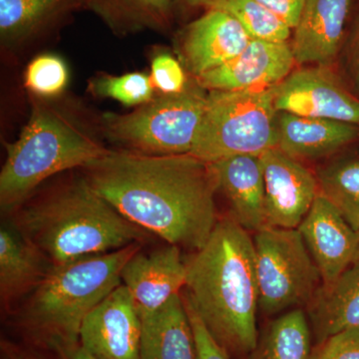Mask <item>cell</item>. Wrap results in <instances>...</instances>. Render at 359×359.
I'll list each match as a JSON object with an SVG mask.
<instances>
[{
    "label": "cell",
    "mask_w": 359,
    "mask_h": 359,
    "mask_svg": "<svg viewBox=\"0 0 359 359\" xmlns=\"http://www.w3.org/2000/svg\"><path fill=\"white\" fill-rule=\"evenodd\" d=\"M353 0H306L292 35L297 65L328 66L340 50Z\"/></svg>",
    "instance_id": "cell-17"
},
{
    "label": "cell",
    "mask_w": 359,
    "mask_h": 359,
    "mask_svg": "<svg viewBox=\"0 0 359 359\" xmlns=\"http://www.w3.org/2000/svg\"><path fill=\"white\" fill-rule=\"evenodd\" d=\"M53 264L15 226L0 230V297L9 306L39 287Z\"/></svg>",
    "instance_id": "cell-20"
},
{
    "label": "cell",
    "mask_w": 359,
    "mask_h": 359,
    "mask_svg": "<svg viewBox=\"0 0 359 359\" xmlns=\"http://www.w3.org/2000/svg\"><path fill=\"white\" fill-rule=\"evenodd\" d=\"M254 240L231 217L219 219L202 249L186 261L185 297L228 353L257 346L259 306Z\"/></svg>",
    "instance_id": "cell-2"
},
{
    "label": "cell",
    "mask_w": 359,
    "mask_h": 359,
    "mask_svg": "<svg viewBox=\"0 0 359 359\" xmlns=\"http://www.w3.org/2000/svg\"><path fill=\"white\" fill-rule=\"evenodd\" d=\"M29 118L18 140L6 144L0 172V205L14 212L46 180L86 167L108 152L101 116L75 97L29 95Z\"/></svg>",
    "instance_id": "cell-3"
},
{
    "label": "cell",
    "mask_w": 359,
    "mask_h": 359,
    "mask_svg": "<svg viewBox=\"0 0 359 359\" xmlns=\"http://www.w3.org/2000/svg\"><path fill=\"white\" fill-rule=\"evenodd\" d=\"M68 358L69 359H97L91 355L81 346H76L67 351Z\"/></svg>",
    "instance_id": "cell-34"
},
{
    "label": "cell",
    "mask_w": 359,
    "mask_h": 359,
    "mask_svg": "<svg viewBox=\"0 0 359 359\" xmlns=\"http://www.w3.org/2000/svg\"><path fill=\"white\" fill-rule=\"evenodd\" d=\"M292 29L299 23L306 0H256Z\"/></svg>",
    "instance_id": "cell-32"
},
{
    "label": "cell",
    "mask_w": 359,
    "mask_h": 359,
    "mask_svg": "<svg viewBox=\"0 0 359 359\" xmlns=\"http://www.w3.org/2000/svg\"><path fill=\"white\" fill-rule=\"evenodd\" d=\"M278 148L294 159H316L334 154L359 136L358 125L278 113Z\"/></svg>",
    "instance_id": "cell-19"
},
{
    "label": "cell",
    "mask_w": 359,
    "mask_h": 359,
    "mask_svg": "<svg viewBox=\"0 0 359 359\" xmlns=\"http://www.w3.org/2000/svg\"><path fill=\"white\" fill-rule=\"evenodd\" d=\"M86 11L117 36L167 32L173 25L174 0H87Z\"/></svg>",
    "instance_id": "cell-23"
},
{
    "label": "cell",
    "mask_w": 359,
    "mask_h": 359,
    "mask_svg": "<svg viewBox=\"0 0 359 359\" xmlns=\"http://www.w3.org/2000/svg\"><path fill=\"white\" fill-rule=\"evenodd\" d=\"M69 78V69L63 58L44 52L26 66L23 83L28 95L55 98L65 93Z\"/></svg>",
    "instance_id": "cell-28"
},
{
    "label": "cell",
    "mask_w": 359,
    "mask_h": 359,
    "mask_svg": "<svg viewBox=\"0 0 359 359\" xmlns=\"http://www.w3.org/2000/svg\"><path fill=\"white\" fill-rule=\"evenodd\" d=\"M178 52L184 67L194 78L235 58L252 37L235 18L217 9H207L178 34Z\"/></svg>",
    "instance_id": "cell-14"
},
{
    "label": "cell",
    "mask_w": 359,
    "mask_h": 359,
    "mask_svg": "<svg viewBox=\"0 0 359 359\" xmlns=\"http://www.w3.org/2000/svg\"><path fill=\"white\" fill-rule=\"evenodd\" d=\"M194 1H195V0H174L175 9L179 6V4L185 7H191Z\"/></svg>",
    "instance_id": "cell-35"
},
{
    "label": "cell",
    "mask_w": 359,
    "mask_h": 359,
    "mask_svg": "<svg viewBox=\"0 0 359 359\" xmlns=\"http://www.w3.org/2000/svg\"><path fill=\"white\" fill-rule=\"evenodd\" d=\"M88 90L93 96L113 99L126 107H140L156 96L150 74L144 72L123 75L99 73L90 79Z\"/></svg>",
    "instance_id": "cell-27"
},
{
    "label": "cell",
    "mask_w": 359,
    "mask_h": 359,
    "mask_svg": "<svg viewBox=\"0 0 359 359\" xmlns=\"http://www.w3.org/2000/svg\"><path fill=\"white\" fill-rule=\"evenodd\" d=\"M187 266L181 248L167 247L143 254L141 250L122 269V285L128 290L140 318L156 313L186 285Z\"/></svg>",
    "instance_id": "cell-16"
},
{
    "label": "cell",
    "mask_w": 359,
    "mask_h": 359,
    "mask_svg": "<svg viewBox=\"0 0 359 359\" xmlns=\"http://www.w3.org/2000/svg\"><path fill=\"white\" fill-rule=\"evenodd\" d=\"M254 244L259 308L273 314L308 306L321 276L299 230L266 226Z\"/></svg>",
    "instance_id": "cell-8"
},
{
    "label": "cell",
    "mask_w": 359,
    "mask_h": 359,
    "mask_svg": "<svg viewBox=\"0 0 359 359\" xmlns=\"http://www.w3.org/2000/svg\"><path fill=\"white\" fill-rule=\"evenodd\" d=\"M212 163L219 191L226 196L231 218L248 231L266 226V192L259 156L240 155Z\"/></svg>",
    "instance_id": "cell-18"
},
{
    "label": "cell",
    "mask_w": 359,
    "mask_h": 359,
    "mask_svg": "<svg viewBox=\"0 0 359 359\" xmlns=\"http://www.w3.org/2000/svg\"><path fill=\"white\" fill-rule=\"evenodd\" d=\"M141 321V359H196L193 327L181 294Z\"/></svg>",
    "instance_id": "cell-22"
},
{
    "label": "cell",
    "mask_w": 359,
    "mask_h": 359,
    "mask_svg": "<svg viewBox=\"0 0 359 359\" xmlns=\"http://www.w3.org/2000/svg\"><path fill=\"white\" fill-rule=\"evenodd\" d=\"M276 86L208 91L204 116L191 155L207 162L261 156L278 148Z\"/></svg>",
    "instance_id": "cell-6"
},
{
    "label": "cell",
    "mask_w": 359,
    "mask_h": 359,
    "mask_svg": "<svg viewBox=\"0 0 359 359\" xmlns=\"http://www.w3.org/2000/svg\"><path fill=\"white\" fill-rule=\"evenodd\" d=\"M140 250V243H136L114 252L53 264L28 295L23 323L65 351L78 346L85 318L122 285L123 268Z\"/></svg>",
    "instance_id": "cell-5"
},
{
    "label": "cell",
    "mask_w": 359,
    "mask_h": 359,
    "mask_svg": "<svg viewBox=\"0 0 359 359\" xmlns=\"http://www.w3.org/2000/svg\"><path fill=\"white\" fill-rule=\"evenodd\" d=\"M294 65L290 42L252 39L235 58L195 79L207 91L269 88L282 83Z\"/></svg>",
    "instance_id": "cell-13"
},
{
    "label": "cell",
    "mask_w": 359,
    "mask_h": 359,
    "mask_svg": "<svg viewBox=\"0 0 359 359\" xmlns=\"http://www.w3.org/2000/svg\"><path fill=\"white\" fill-rule=\"evenodd\" d=\"M318 192L359 235V160H339L318 170Z\"/></svg>",
    "instance_id": "cell-25"
},
{
    "label": "cell",
    "mask_w": 359,
    "mask_h": 359,
    "mask_svg": "<svg viewBox=\"0 0 359 359\" xmlns=\"http://www.w3.org/2000/svg\"><path fill=\"white\" fill-rule=\"evenodd\" d=\"M266 192V226L297 229L318 197L316 176L278 148L259 156Z\"/></svg>",
    "instance_id": "cell-11"
},
{
    "label": "cell",
    "mask_w": 359,
    "mask_h": 359,
    "mask_svg": "<svg viewBox=\"0 0 359 359\" xmlns=\"http://www.w3.org/2000/svg\"><path fill=\"white\" fill-rule=\"evenodd\" d=\"M84 178L124 218L169 245L198 250L218 223L212 163L191 154L108 150Z\"/></svg>",
    "instance_id": "cell-1"
},
{
    "label": "cell",
    "mask_w": 359,
    "mask_h": 359,
    "mask_svg": "<svg viewBox=\"0 0 359 359\" xmlns=\"http://www.w3.org/2000/svg\"><path fill=\"white\" fill-rule=\"evenodd\" d=\"M254 359H311V337L306 314L294 309L273 321Z\"/></svg>",
    "instance_id": "cell-24"
},
{
    "label": "cell",
    "mask_w": 359,
    "mask_h": 359,
    "mask_svg": "<svg viewBox=\"0 0 359 359\" xmlns=\"http://www.w3.org/2000/svg\"><path fill=\"white\" fill-rule=\"evenodd\" d=\"M6 359H37V358H29V356L15 355V356H11V358H8Z\"/></svg>",
    "instance_id": "cell-36"
},
{
    "label": "cell",
    "mask_w": 359,
    "mask_h": 359,
    "mask_svg": "<svg viewBox=\"0 0 359 359\" xmlns=\"http://www.w3.org/2000/svg\"><path fill=\"white\" fill-rule=\"evenodd\" d=\"M308 311L318 344L359 328V262L332 282L323 283L309 302Z\"/></svg>",
    "instance_id": "cell-21"
},
{
    "label": "cell",
    "mask_w": 359,
    "mask_h": 359,
    "mask_svg": "<svg viewBox=\"0 0 359 359\" xmlns=\"http://www.w3.org/2000/svg\"><path fill=\"white\" fill-rule=\"evenodd\" d=\"M311 359H359V328L325 340Z\"/></svg>",
    "instance_id": "cell-30"
},
{
    "label": "cell",
    "mask_w": 359,
    "mask_h": 359,
    "mask_svg": "<svg viewBox=\"0 0 359 359\" xmlns=\"http://www.w3.org/2000/svg\"><path fill=\"white\" fill-rule=\"evenodd\" d=\"M278 112L323 118L359 126V100L328 66L292 70L278 84L275 100Z\"/></svg>",
    "instance_id": "cell-10"
},
{
    "label": "cell",
    "mask_w": 359,
    "mask_h": 359,
    "mask_svg": "<svg viewBox=\"0 0 359 359\" xmlns=\"http://www.w3.org/2000/svg\"><path fill=\"white\" fill-rule=\"evenodd\" d=\"M150 77L157 94L182 93L190 84L186 68L168 52H159L153 57Z\"/></svg>",
    "instance_id": "cell-29"
},
{
    "label": "cell",
    "mask_w": 359,
    "mask_h": 359,
    "mask_svg": "<svg viewBox=\"0 0 359 359\" xmlns=\"http://www.w3.org/2000/svg\"><path fill=\"white\" fill-rule=\"evenodd\" d=\"M191 8L224 11L241 23L252 39L287 42L292 37V28L256 0H195Z\"/></svg>",
    "instance_id": "cell-26"
},
{
    "label": "cell",
    "mask_w": 359,
    "mask_h": 359,
    "mask_svg": "<svg viewBox=\"0 0 359 359\" xmlns=\"http://www.w3.org/2000/svg\"><path fill=\"white\" fill-rule=\"evenodd\" d=\"M14 226L53 264L141 243L147 233L78 177L21 205Z\"/></svg>",
    "instance_id": "cell-4"
},
{
    "label": "cell",
    "mask_w": 359,
    "mask_h": 359,
    "mask_svg": "<svg viewBox=\"0 0 359 359\" xmlns=\"http://www.w3.org/2000/svg\"><path fill=\"white\" fill-rule=\"evenodd\" d=\"M207 96V90L195 79V83L190 82L182 93L157 94L132 112L103 113L104 136L118 149L140 154H190L204 116Z\"/></svg>",
    "instance_id": "cell-7"
},
{
    "label": "cell",
    "mask_w": 359,
    "mask_h": 359,
    "mask_svg": "<svg viewBox=\"0 0 359 359\" xmlns=\"http://www.w3.org/2000/svg\"><path fill=\"white\" fill-rule=\"evenodd\" d=\"M297 230L320 271L323 283L332 282L358 263V233L320 194Z\"/></svg>",
    "instance_id": "cell-15"
},
{
    "label": "cell",
    "mask_w": 359,
    "mask_h": 359,
    "mask_svg": "<svg viewBox=\"0 0 359 359\" xmlns=\"http://www.w3.org/2000/svg\"><path fill=\"white\" fill-rule=\"evenodd\" d=\"M87 0H0V46L18 57L57 39Z\"/></svg>",
    "instance_id": "cell-9"
},
{
    "label": "cell",
    "mask_w": 359,
    "mask_h": 359,
    "mask_svg": "<svg viewBox=\"0 0 359 359\" xmlns=\"http://www.w3.org/2000/svg\"><path fill=\"white\" fill-rule=\"evenodd\" d=\"M142 321L124 285L85 318L79 346L97 359H141Z\"/></svg>",
    "instance_id": "cell-12"
},
{
    "label": "cell",
    "mask_w": 359,
    "mask_h": 359,
    "mask_svg": "<svg viewBox=\"0 0 359 359\" xmlns=\"http://www.w3.org/2000/svg\"><path fill=\"white\" fill-rule=\"evenodd\" d=\"M348 62L354 84L359 90V11L354 20L348 42Z\"/></svg>",
    "instance_id": "cell-33"
},
{
    "label": "cell",
    "mask_w": 359,
    "mask_h": 359,
    "mask_svg": "<svg viewBox=\"0 0 359 359\" xmlns=\"http://www.w3.org/2000/svg\"><path fill=\"white\" fill-rule=\"evenodd\" d=\"M184 302L195 337L196 359H231L228 351L214 339L190 302L185 299Z\"/></svg>",
    "instance_id": "cell-31"
}]
</instances>
